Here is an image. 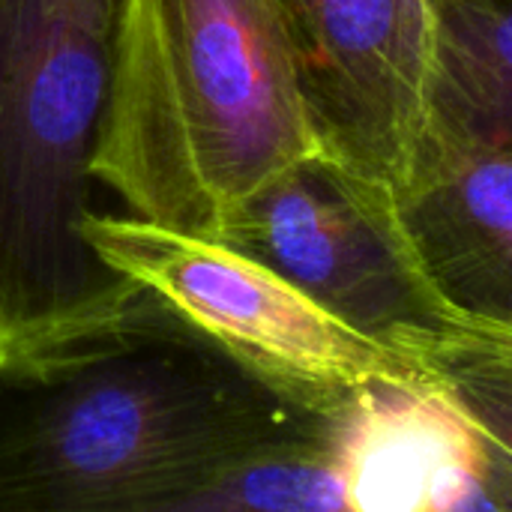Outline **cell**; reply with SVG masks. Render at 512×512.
<instances>
[{
    "instance_id": "6da1fadb",
    "label": "cell",
    "mask_w": 512,
    "mask_h": 512,
    "mask_svg": "<svg viewBox=\"0 0 512 512\" xmlns=\"http://www.w3.org/2000/svg\"><path fill=\"white\" fill-rule=\"evenodd\" d=\"M357 408L303 402L132 282L111 309L6 348L0 512L147 510Z\"/></svg>"
},
{
    "instance_id": "3957f363",
    "label": "cell",
    "mask_w": 512,
    "mask_h": 512,
    "mask_svg": "<svg viewBox=\"0 0 512 512\" xmlns=\"http://www.w3.org/2000/svg\"><path fill=\"white\" fill-rule=\"evenodd\" d=\"M123 0H0V330L6 348L111 309L132 282L81 237L93 213Z\"/></svg>"
},
{
    "instance_id": "5b68a950",
    "label": "cell",
    "mask_w": 512,
    "mask_h": 512,
    "mask_svg": "<svg viewBox=\"0 0 512 512\" xmlns=\"http://www.w3.org/2000/svg\"><path fill=\"white\" fill-rule=\"evenodd\" d=\"M81 237L114 273L156 294L240 363L315 408L351 411L384 393L453 405L450 384L438 372L366 339L237 249L96 210L81 222Z\"/></svg>"
},
{
    "instance_id": "8992f818",
    "label": "cell",
    "mask_w": 512,
    "mask_h": 512,
    "mask_svg": "<svg viewBox=\"0 0 512 512\" xmlns=\"http://www.w3.org/2000/svg\"><path fill=\"white\" fill-rule=\"evenodd\" d=\"M318 147L399 192L426 129V0H273Z\"/></svg>"
},
{
    "instance_id": "277c9868",
    "label": "cell",
    "mask_w": 512,
    "mask_h": 512,
    "mask_svg": "<svg viewBox=\"0 0 512 512\" xmlns=\"http://www.w3.org/2000/svg\"><path fill=\"white\" fill-rule=\"evenodd\" d=\"M216 243L270 267L366 339L438 372L456 411L512 402V330L453 309L384 183L315 150L240 201Z\"/></svg>"
},
{
    "instance_id": "9c48e42d",
    "label": "cell",
    "mask_w": 512,
    "mask_h": 512,
    "mask_svg": "<svg viewBox=\"0 0 512 512\" xmlns=\"http://www.w3.org/2000/svg\"><path fill=\"white\" fill-rule=\"evenodd\" d=\"M510 444L459 420L426 474L417 512H512Z\"/></svg>"
},
{
    "instance_id": "ba28073f",
    "label": "cell",
    "mask_w": 512,
    "mask_h": 512,
    "mask_svg": "<svg viewBox=\"0 0 512 512\" xmlns=\"http://www.w3.org/2000/svg\"><path fill=\"white\" fill-rule=\"evenodd\" d=\"M426 9L423 138L512 147V0H426Z\"/></svg>"
},
{
    "instance_id": "7a4b0ae2",
    "label": "cell",
    "mask_w": 512,
    "mask_h": 512,
    "mask_svg": "<svg viewBox=\"0 0 512 512\" xmlns=\"http://www.w3.org/2000/svg\"><path fill=\"white\" fill-rule=\"evenodd\" d=\"M315 150L273 0H123L93 177L132 216L213 240Z\"/></svg>"
},
{
    "instance_id": "52a82bcc",
    "label": "cell",
    "mask_w": 512,
    "mask_h": 512,
    "mask_svg": "<svg viewBox=\"0 0 512 512\" xmlns=\"http://www.w3.org/2000/svg\"><path fill=\"white\" fill-rule=\"evenodd\" d=\"M396 210L441 297L512 330V147L420 138Z\"/></svg>"
},
{
    "instance_id": "30bf717a",
    "label": "cell",
    "mask_w": 512,
    "mask_h": 512,
    "mask_svg": "<svg viewBox=\"0 0 512 512\" xmlns=\"http://www.w3.org/2000/svg\"><path fill=\"white\" fill-rule=\"evenodd\" d=\"M3 354H6V339H3V330H0V360H3Z\"/></svg>"
}]
</instances>
